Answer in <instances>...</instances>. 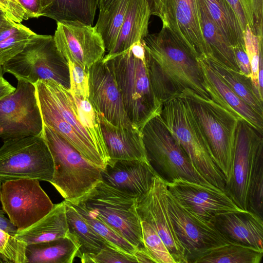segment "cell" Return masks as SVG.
<instances>
[{
	"mask_svg": "<svg viewBox=\"0 0 263 263\" xmlns=\"http://www.w3.org/2000/svg\"><path fill=\"white\" fill-rule=\"evenodd\" d=\"M204 85L211 99L257 130L263 133V116L260 115L220 79L202 60L198 59Z\"/></svg>",
	"mask_w": 263,
	"mask_h": 263,
	"instance_id": "cell-22",
	"label": "cell"
},
{
	"mask_svg": "<svg viewBox=\"0 0 263 263\" xmlns=\"http://www.w3.org/2000/svg\"><path fill=\"white\" fill-rule=\"evenodd\" d=\"M233 49L240 72L250 78L251 66L245 45L234 46Z\"/></svg>",
	"mask_w": 263,
	"mask_h": 263,
	"instance_id": "cell-45",
	"label": "cell"
},
{
	"mask_svg": "<svg viewBox=\"0 0 263 263\" xmlns=\"http://www.w3.org/2000/svg\"><path fill=\"white\" fill-rule=\"evenodd\" d=\"M9 263V261L3 256L0 254V263Z\"/></svg>",
	"mask_w": 263,
	"mask_h": 263,
	"instance_id": "cell-51",
	"label": "cell"
},
{
	"mask_svg": "<svg viewBox=\"0 0 263 263\" xmlns=\"http://www.w3.org/2000/svg\"><path fill=\"white\" fill-rule=\"evenodd\" d=\"M144 247L155 263H175L167 248L156 231L146 222L141 221Z\"/></svg>",
	"mask_w": 263,
	"mask_h": 263,
	"instance_id": "cell-38",
	"label": "cell"
},
{
	"mask_svg": "<svg viewBox=\"0 0 263 263\" xmlns=\"http://www.w3.org/2000/svg\"><path fill=\"white\" fill-rule=\"evenodd\" d=\"M141 132L147 160L157 175L166 184L181 178L212 185L194 168L160 115L147 121Z\"/></svg>",
	"mask_w": 263,
	"mask_h": 263,
	"instance_id": "cell-7",
	"label": "cell"
},
{
	"mask_svg": "<svg viewBox=\"0 0 263 263\" xmlns=\"http://www.w3.org/2000/svg\"><path fill=\"white\" fill-rule=\"evenodd\" d=\"M151 15L162 18V0H146Z\"/></svg>",
	"mask_w": 263,
	"mask_h": 263,
	"instance_id": "cell-48",
	"label": "cell"
},
{
	"mask_svg": "<svg viewBox=\"0 0 263 263\" xmlns=\"http://www.w3.org/2000/svg\"><path fill=\"white\" fill-rule=\"evenodd\" d=\"M5 214L3 210L0 209V230L14 236L17 232V229L10 220L5 216Z\"/></svg>",
	"mask_w": 263,
	"mask_h": 263,
	"instance_id": "cell-46",
	"label": "cell"
},
{
	"mask_svg": "<svg viewBox=\"0 0 263 263\" xmlns=\"http://www.w3.org/2000/svg\"><path fill=\"white\" fill-rule=\"evenodd\" d=\"M69 69L70 88L72 95L89 99L88 71L80 65L68 62Z\"/></svg>",
	"mask_w": 263,
	"mask_h": 263,
	"instance_id": "cell-41",
	"label": "cell"
},
{
	"mask_svg": "<svg viewBox=\"0 0 263 263\" xmlns=\"http://www.w3.org/2000/svg\"><path fill=\"white\" fill-rule=\"evenodd\" d=\"M149 80L163 103L189 90L207 99L201 66L194 56L167 28L148 34L142 41Z\"/></svg>",
	"mask_w": 263,
	"mask_h": 263,
	"instance_id": "cell-1",
	"label": "cell"
},
{
	"mask_svg": "<svg viewBox=\"0 0 263 263\" xmlns=\"http://www.w3.org/2000/svg\"><path fill=\"white\" fill-rule=\"evenodd\" d=\"M29 18L44 16L53 0H16Z\"/></svg>",
	"mask_w": 263,
	"mask_h": 263,
	"instance_id": "cell-43",
	"label": "cell"
},
{
	"mask_svg": "<svg viewBox=\"0 0 263 263\" xmlns=\"http://www.w3.org/2000/svg\"><path fill=\"white\" fill-rule=\"evenodd\" d=\"M181 96L187 99L226 181L230 173L238 123L241 120L212 99L192 90H187Z\"/></svg>",
	"mask_w": 263,
	"mask_h": 263,
	"instance_id": "cell-6",
	"label": "cell"
},
{
	"mask_svg": "<svg viewBox=\"0 0 263 263\" xmlns=\"http://www.w3.org/2000/svg\"><path fill=\"white\" fill-rule=\"evenodd\" d=\"M16 88L2 76L0 77V101L13 92Z\"/></svg>",
	"mask_w": 263,
	"mask_h": 263,
	"instance_id": "cell-47",
	"label": "cell"
},
{
	"mask_svg": "<svg viewBox=\"0 0 263 263\" xmlns=\"http://www.w3.org/2000/svg\"><path fill=\"white\" fill-rule=\"evenodd\" d=\"M167 191L166 183L156 175L148 190L136 198V210L140 220L148 223L159 235L175 263H187L170 214Z\"/></svg>",
	"mask_w": 263,
	"mask_h": 263,
	"instance_id": "cell-15",
	"label": "cell"
},
{
	"mask_svg": "<svg viewBox=\"0 0 263 263\" xmlns=\"http://www.w3.org/2000/svg\"><path fill=\"white\" fill-rule=\"evenodd\" d=\"M4 72L17 81L34 84L39 80H52L70 89L68 62L60 52L53 36L36 34L18 54L3 65Z\"/></svg>",
	"mask_w": 263,
	"mask_h": 263,
	"instance_id": "cell-9",
	"label": "cell"
},
{
	"mask_svg": "<svg viewBox=\"0 0 263 263\" xmlns=\"http://www.w3.org/2000/svg\"><path fill=\"white\" fill-rule=\"evenodd\" d=\"M1 183L2 182L0 181V188H1Z\"/></svg>",
	"mask_w": 263,
	"mask_h": 263,
	"instance_id": "cell-53",
	"label": "cell"
},
{
	"mask_svg": "<svg viewBox=\"0 0 263 263\" xmlns=\"http://www.w3.org/2000/svg\"><path fill=\"white\" fill-rule=\"evenodd\" d=\"M257 83L260 95L263 98V58L262 53L259 57L258 70L257 72Z\"/></svg>",
	"mask_w": 263,
	"mask_h": 263,
	"instance_id": "cell-49",
	"label": "cell"
},
{
	"mask_svg": "<svg viewBox=\"0 0 263 263\" xmlns=\"http://www.w3.org/2000/svg\"><path fill=\"white\" fill-rule=\"evenodd\" d=\"M43 124L53 130L89 163L103 170L109 157L100 141L82 121L69 89L52 80L34 84Z\"/></svg>",
	"mask_w": 263,
	"mask_h": 263,
	"instance_id": "cell-2",
	"label": "cell"
},
{
	"mask_svg": "<svg viewBox=\"0 0 263 263\" xmlns=\"http://www.w3.org/2000/svg\"><path fill=\"white\" fill-rule=\"evenodd\" d=\"M103 60L114 77L129 119L141 131L147 121L160 115L163 105L149 80L142 41L121 53L105 55Z\"/></svg>",
	"mask_w": 263,
	"mask_h": 263,
	"instance_id": "cell-3",
	"label": "cell"
},
{
	"mask_svg": "<svg viewBox=\"0 0 263 263\" xmlns=\"http://www.w3.org/2000/svg\"><path fill=\"white\" fill-rule=\"evenodd\" d=\"M130 0H116L100 12L95 26L101 35L107 54L113 50L122 26Z\"/></svg>",
	"mask_w": 263,
	"mask_h": 263,
	"instance_id": "cell-33",
	"label": "cell"
},
{
	"mask_svg": "<svg viewBox=\"0 0 263 263\" xmlns=\"http://www.w3.org/2000/svg\"><path fill=\"white\" fill-rule=\"evenodd\" d=\"M245 46L251 66L250 80L254 92L257 98L263 103V98L260 95L257 83V72L259 57L262 53V37L258 36L247 25L243 31Z\"/></svg>",
	"mask_w": 263,
	"mask_h": 263,
	"instance_id": "cell-37",
	"label": "cell"
},
{
	"mask_svg": "<svg viewBox=\"0 0 263 263\" xmlns=\"http://www.w3.org/2000/svg\"><path fill=\"white\" fill-rule=\"evenodd\" d=\"M4 71L3 69L2 65H0V77L3 76Z\"/></svg>",
	"mask_w": 263,
	"mask_h": 263,
	"instance_id": "cell-52",
	"label": "cell"
},
{
	"mask_svg": "<svg viewBox=\"0 0 263 263\" xmlns=\"http://www.w3.org/2000/svg\"><path fill=\"white\" fill-rule=\"evenodd\" d=\"M138 262L136 257L112 246H107L91 257L87 263Z\"/></svg>",
	"mask_w": 263,
	"mask_h": 263,
	"instance_id": "cell-42",
	"label": "cell"
},
{
	"mask_svg": "<svg viewBox=\"0 0 263 263\" xmlns=\"http://www.w3.org/2000/svg\"><path fill=\"white\" fill-rule=\"evenodd\" d=\"M116 0H98L99 12L106 10Z\"/></svg>",
	"mask_w": 263,
	"mask_h": 263,
	"instance_id": "cell-50",
	"label": "cell"
},
{
	"mask_svg": "<svg viewBox=\"0 0 263 263\" xmlns=\"http://www.w3.org/2000/svg\"><path fill=\"white\" fill-rule=\"evenodd\" d=\"M68 228L64 201L54 204L45 216L14 236L27 245L47 242L67 236Z\"/></svg>",
	"mask_w": 263,
	"mask_h": 263,
	"instance_id": "cell-24",
	"label": "cell"
},
{
	"mask_svg": "<svg viewBox=\"0 0 263 263\" xmlns=\"http://www.w3.org/2000/svg\"><path fill=\"white\" fill-rule=\"evenodd\" d=\"M263 149L257 154L249 180L248 210L263 219Z\"/></svg>",
	"mask_w": 263,
	"mask_h": 263,
	"instance_id": "cell-35",
	"label": "cell"
},
{
	"mask_svg": "<svg viewBox=\"0 0 263 263\" xmlns=\"http://www.w3.org/2000/svg\"><path fill=\"white\" fill-rule=\"evenodd\" d=\"M78 247L68 235L60 239L27 246L26 256L30 263H72Z\"/></svg>",
	"mask_w": 263,
	"mask_h": 263,
	"instance_id": "cell-28",
	"label": "cell"
},
{
	"mask_svg": "<svg viewBox=\"0 0 263 263\" xmlns=\"http://www.w3.org/2000/svg\"><path fill=\"white\" fill-rule=\"evenodd\" d=\"M42 136L52 156L54 171L50 183L73 204L101 181V170L87 161L63 137L43 124Z\"/></svg>",
	"mask_w": 263,
	"mask_h": 263,
	"instance_id": "cell-5",
	"label": "cell"
},
{
	"mask_svg": "<svg viewBox=\"0 0 263 263\" xmlns=\"http://www.w3.org/2000/svg\"><path fill=\"white\" fill-rule=\"evenodd\" d=\"M0 201L8 218L20 231L48 214L54 204L39 180L20 178L1 183Z\"/></svg>",
	"mask_w": 263,
	"mask_h": 263,
	"instance_id": "cell-12",
	"label": "cell"
},
{
	"mask_svg": "<svg viewBox=\"0 0 263 263\" xmlns=\"http://www.w3.org/2000/svg\"><path fill=\"white\" fill-rule=\"evenodd\" d=\"M263 249L230 242L214 248L194 263H260Z\"/></svg>",
	"mask_w": 263,
	"mask_h": 263,
	"instance_id": "cell-31",
	"label": "cell"
},
{
	"mask_svg": "<svg viewBox=\"0 0 263 263\" xmlns=\"http://www.w3.org/2000/svg\"><path fill=\"white\" fill-rule=\"evenodd\" d=\"M136 198L99 182L76 204L101 220L136 248L144 247Z\"/></svg>",
	"mask_w": 263,
	"mask_h": 263,
	"instance_id": "cell-8",
	"label": "cell"
},
{
	"mask_svg": "<svg viewBox=\"0 0 263 263\" xmlns=\"http://www.w3.org/2000/svg\"><path fill=\"white\" fill-rule=\"evenodd\" d=\"M262 134L243 121H239L233 162L225 181L224 192L243 210H248L249 180L255 158L263 149Z\"/></svg>",
	"mask_w": 263,
	"mask_h": 263,
	"instance_id": "cell-14",
	"label": "cell"
},
{
	"mask_svg": "<svg viewBox=\"0 0 263 263\" xmlns=\"http://www.w3.org/2000/svg\"><path fill=\"white\" fill-rule=\"evenodd\" d=\"M151 15L146 0H130L115 46L106 55L121 53L135 43L143 41L148 34Z\"/></svg>",
	"mask_w": 263,
	"mask_h": 263,
	"instance_id": "cell-26",
	"label": "cell"
},
{
	"mask_svg": "<svg viewBox=\"0 0 263 263\" xmlns=\"http://www.w3.org/2000/svg\"><path fill=\"white\" fill-rule=\"evenodd\" d=\"M30 28L24 26L12 36L0 43V65L21 52L27 43L36 34Z\"/></svg>",
	"mask_w": 263,
	"mask_h": 263,
	"instance_id": "cell-39",
	"label": "cell"
},
{
	"mask_svg": "<svg viewBox=\"0 0 263 263\" xmlns=\"http://www.w3.org/2000/svg\"><path fill=\"white\" fill-rule=\"evenodd\" d=\"M25 26L15 22L0 12V43L14 35Z\"/></svg>",
	"mask_w": 263,
	"mask_h": 263,
	"instance_id": "cell-44",
	"label": "cell"
},
{
	"mask_svg": "<svg viewBox=\"0 0 263 263\" xmlns=\"http://www.w3.org/2000/svg\"><path fill=\"white\" fill-rule=\"evenodd\" d=\"M162 27L198 59L208 57L200 19L198 0H162Z\"/></svg>",
	"mask_w": 263,
	"mask_h": 263,
	"instance_id": "cell-18",
	"label": "cell"
},
{
	"mask_svg": "<svg viewBox=\"0 0 263 263\" xmlns=\"http://www.w3.org/2000/svg\"><path fill=\"white\" fill-rule=\"evenodd\" d=\"M206 10L232 47L245 45L243 33L231 7L226 0H203Z\"/></svg>",
	"mask_w": 263,
	"mask_h": 263,
	"instance_id": "cell-32",
	"label": "cell"
},
{
	"mask_svg": "<svg viewBox=\"0 0 263 263\" xmlns=\"http://www.w3.org/2000/svg\"><path fill=\"white\" fill-rule=\"evenodd\" d=\"M64 201L68 235L78 247L77 257L81 259L82 262L87 263L91 257L104 248L112 245L93 229L70 202L66 200Z\"/></svg>",
	"mask_w": 263,
	"mask_h": 263,
	"instance_id": "cell-25",
	"label": "cell"
},
{
	"mask_svg": "<svg viewBox=\"0 0 263 263\" xmlns=\"http://www.w3.org/2000/svg\"><path fill=\"white\" fill-rule=\"evenodd\" d=\"M234 11L243 32L247 25L263 36V0H226Z\"/></svg>",
	"mask_w": 263,
	"mask_h": 263,
	"instance_id": "cell-34",
	"label": "cell"
},
{
	"mask_svg": "<svg viewBox=\"0 0 263 263\" xmlns=\"http://www.w3.org/2000/svg\"><path fill=\"white\" fill-rule=\"evenodd\" d=\"M98 0H53L44 16L57 22L72 21L93 25Z\"/></svg>",
	"mask_w": 263,
	"mask_h": 263,
	"instance_id": "cell-30",
	"label": "cell"
},
{
	"mask_svg": "<svg viewBox=\"0 0 263 263\" xmlns=\"http://www.w3.org/2000/svg\"><path fill=\"white\" fill-rule=\"evenodd\" d=\"M230 242L263 249V219L249 210L221 213L210 221Z\"/></svg>",
	"mask_w": 263,
	"mask_h": 263,
	"instance_id": "cell-21",
	"label": "cell"
},
{
	"mask_svg": "<svg viewBox=\"0 0 263 263\" xmlns=\"http://www.w3.org/2000/svg\"><path fill=\"white\" fill-rule=\"evenodd\" d=\"M97 115L109 159L138 160L149 163L140 130L135 127H119L102 114L97 112Z\"/></svg>",
	"mask_w": 263,
	"mask_h": 263,
	"instance_id": "cell-23",
	"label": "cell"
},
{
	"mask_svg": "<svg viewBox=\"0 0 263 263\" xmlns=\"http://www.w3.org/2000/svg\"><path fill=\"white\" fill-rule=\"evenodd\" d=\"M57 25L54 40L67 62L76 63L88 71L104 57V42L95 26L72 21L57 22Z\"/></svg>",
	"mask_w": 263,
	"mask_h": 263,
	"instance_id": "cell-16",
	"label": "cell"
},
{
	"mask_svg": "<svg viewBox=\"0 0 263 263\" xmlns=\"http://www.w3.org/2000/svg\"><path fill=\"white\" fill-rule=\"evenodd\" d=\"M166 185L168 191L183 208L206 221H210L218 214L241 210L224 191L212 185L181 178Z\"/></svg>",
	"mask_w": 263,
	"mask_h": 263,
	"instance_id": "cell-17",
	"label": "cell"
},
{
	"mask_svg": "<svg viewBox=\"0 0 263 263\" xmlns=\"http://www.w3.org/2000/svg\"><path fill=\"white\" fill-rule=\"evenodd\" d=\"M54 171L49 148L42 136L3 140L0 147V181L20 178L50 182Z\"/></svg>",
	"mask_w": 263,
	"mask_h": 263,
	"instance_id": "cell-10",
	"label": "cell"
},
{
	"mask_svg": "<svg viewBox=\"0 0 263 263\" xmlns=\"http://www.w3.org/2000/svg\"><path fill=\"white\" fill-rule=\"evenodd\" d=\"M27 246L14 236L0 230V254L9 263H27Z\"/></svg>",
	"mask_w": 263,
	"mask_h": 263,
	"instance_id": "cell-40",
	"label": "cell"
},
{
	"mask_svg": "<svg viewBox=\"0 0 263 263\" xmlns=\"http://www.w3.org/2000/svg\"></svg>",
	"mask_w": 263,
	"mask_h": 263,
	"instance_id": "cell-54",
	"label": "cell"
},
{
	"mask_svg": "<svg viewBox=\"0 0 263 263\" xmlns=\"http://www.w3.org/2000/svg\"><path fill=\"white\" fill-rule=\"evenodd\" d=\"M160 116L196 170L210 184L224 191V177L214 162L205 137L186 98L180 96L164 102Z\"/></svg>",
	"mask_w": 263,
	"mask_h": 263,
	"instance_id": "cell-4",
	"label": "cell"
},
{
	"mask_svg": "<svg viewBox=\"0 0 263 263\" xmlns=\"http://www.w3.org/2000/svg\"><path fill=\"white\" fill-rule=\"evenodd\" d=\"M43 128L34 85L18 81L15 90L0 101V139L40 136Z\"/></svg>",
	"mask_w": 263,
	"mask_h": 263,
	"instance_id": "cell-11",
	"label": "cell"
},
{
	"mask_svg": "<svg viewBox=\"0 0 263 263\" xmlns=\"http://www.w3.org/2000/svg\"><path fill=\"white\" fill-rule=\"evenodd\" d=\"M218 75L225 84L243 101L263 116V103L256 97L250 78L235 71L211 57L202 59Z\"/></svg>",
	"mask_w": 263,
	"mask_h": 263,
	"instance_id": "cell-29",
	"label": "cell"
},
{
	"mask_svg": "<svg viewBox=\"0 0 263 263\" xmlns=\"http://www.w3.org/2000/svg\"><path fill=\"white\" fill-rule=\"evenodd\" d=\"M198 3L202 34L208 50V57L240 72L232 45L211 17L203 0H198Z\"/></svg>",
	"mask_w": 263,
	"mask_h": 263,
	"instance_id": "cell-27",
	"label": "cell"
},
{
	"mask_svg": "<svg viewBox=\"0 0 263 263\" xmlns=\"http://www.w3.org/2000/svg\"><path fill=\"white\" fill-rule=\"evenodd\" d=\"M72 205L93 229L106 241L121 251L135 256L136 251L139 248L133 246L106 223L91 215L82 206L79 204Z\"/></svg>",
	"mask_w": 263,
	"mask_h": 263,
	"instance_id": "cell-36",
	"label": "cell"
},
{
	"mask_svg": "<svg viewBox=\"0 0 263 263\" xmlns=\"http://www.w3.org/2000/svg\"><path fill=\"white\" fill-rule=\"evenodd\" d=\"M167 197L170 214L187 263H194L212 249L230 242L211 222L201 219L183 208L168 190Z\"/></svg>",
	"mask_w": 263,
	"mask_h": 263,
	"instance_id": "cell-13",
	"label": "cell"
},
{
	"mask_svg": "<svg viewBox=\"0 0 263 263\" xmlns=\"http://www.w3.org/2000/svg\"><path fill=\"white\" fill-rule=\"evenodd\" d=\"M101 174V180L105 184L136 197L148 190L157 175L144 161L109 159Z\"/></svg>",
	"mask_w": 263,
	"mask_h": 263,
	"instance_id": "cell-20",
	"label": "cell"
},
{
	"mask_svg": "<svg viewBox=\"0 0 263 263\" xmlns=\"http://www.w3.org/2000/svg\"><path fill=\"white\" fill-rule=\"evenodd\" d=\"M103 58L88 69L89 101L95 111L113 125L135 127L125 111L119 89Z\"/></svg>",
	"mask_w": 263,
	"mask_h": 263,
	"instance_id": "cell-19",
	"label": "cell"
}]
</instances>
